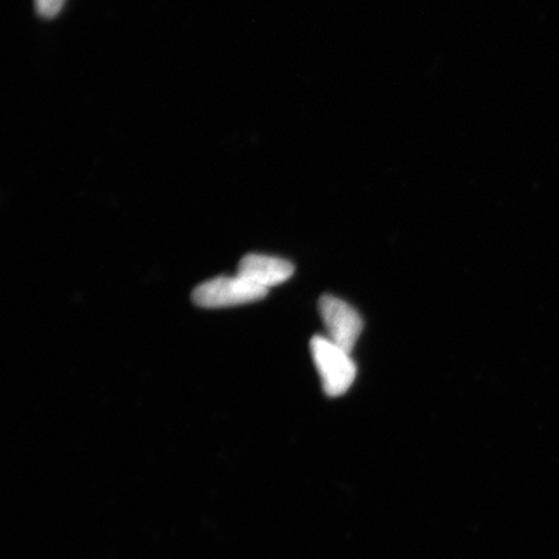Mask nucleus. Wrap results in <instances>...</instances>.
Returning a JSON list of instances; mask_svg holds the SVG:
<instances>
[{"instance_id":"obj_1","label":"nucleus","mask_w":559,"mask_h":559,"mask_svg":"<svg viewBox=\"0 0 559 559\" xmlns=\"http://www.w3.org/2000/svg\"><path fill=\"white\" fill-rule=\"evenodd\" d=\"M310 346L325 394L332 397L346 394L356 377L352 354L325 335H314Z\"/></svg>"},{"instance_id":"obj_2","label":"nucleus","mask_w":559,"mask_h":559,"mask_svg":"<svg viewBox=\"0 0 559 559\" xmlns=\"http://www.w3.org/2000/svg\"><path fill=\"white\" fill-rule=\"evenodd\" d=\"M267 295L269 290L239 275L219 276L199 285L192 293V300L202 309H223L257 302Z\"/></svg>"},{"instance_id":"obj_3","label":"nucleus","mask_w":559,"mask_h":559,"mask_svg":"<svg viewBox=\"0 0 559 559\" xmlns=\"http://www.w3.org/2000/svg\"><path fill=\"white\" fill-rule=\"evenodd\" d=\"M319 312L326 330V337L352 354L362 332V319L346 300L323 296L319 300Z\"/></svg>"},{"instance_id":"obj_4","label":"nucleus","mask_w":559,"mask_h":559,"mask_svg":"<svg viewBox=\"0 0 559 559\" xmlns=\"http://www.w3.org/2000/svg\"><path fill=\"white\" fill-rule=\"evenodd\" d=\"M293 274L295 267L290 262L263 254L245 255L237 270V275L265 290L285 283Z\"/></svg>"},{"instance_id":"obj_5","label":"nucleus","mask_w":559,"mask_h":559,"mask_svg":"<svg viewBox=\"0 0 559 559\" xmlns=\"http://www.w3.org/2000/svg\"><path fill=\"white\" fill-rule=\"evenodd\" d=\"M64 0H37V9L41 16L53 17L58 15Z\"/></svg>"}]
</instances>
